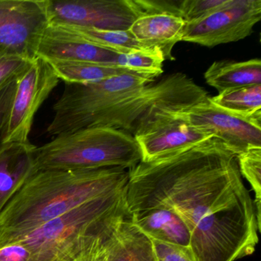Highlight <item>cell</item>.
<instances>
[{
	"label": "cell",
	"instance_id": "16",
	"mask_svg": "<svg viewBox=\"0 0 261 261\" xmlns=\"http://www.w3.org/2000/svg\"><path fill=\"white\" fill-rule=\"evenodd\" d=\"M108 261H157V258L152 240L127 218L110 238Z\"/></svg>",
	"mask_w": 261,
	"mask_h": 261
},
{
	"label": "cell",
	"instance_id": "4",
	"mask_svg": "<svg viewBox=\"0 0 261 261\" xmlns=\"http://www.w3.org/2000/svg\"><path fill=\"white\" fill-rule=\"evenodd\" d=\"M142 161L132 134L114 128L96 126L56 136L33 149L34 172L51 169H129Z\"/></svg>",
	"mask_w": 261,
	"mask_h": 261
},
{
	"label": "cell",
	"instance_id": "6",
	"mask_svg": "<svg viewBox=\"0 0 261 261\" xmlns=\"http://www.w3.org/2000/svg\"><path fill=\"white\" fill-rule=\"evenodd\" d=\"M59 77L51 65L36 57L18 77L16 90L0 130V143H30L33 120L57 87Z\"/></svg>",
	"mask_w": 261,
	"mask_h": 261
},
{
	"label": "cell",
	"instance_id": "24",
	"mask_svg": "<svg viewBox=\"0 0 261 261\" xmlns=\"http://www.w3.org/2000/svg\"><path fill=\"white\" fill-rule=\"evenodd\" d=\"M34 59L17 56L0 59V88L9 82L17 79L31 65Z\"/></svg>",
	"mask_w": 261,
	"mask_h": 261
},
{
	"label": "cell",
	"instance_id": "8",
	"mask_svg": "<svg viewBox=\"0 0 261 261\" xmlns=\"http://www.w3.org/2000/svg\"><path fill=\"white\" fill-rule=\"evenodd\" d=\"M261 19V0H227L214 13L186 23L181 42L213 48L248 37Z\"/></svg>",
	"mask_w": 261,
	"mask_h": 261
},
{
	"label": "cell",
	"instance_id": "22",
	"mask_svg": "<svg viewBox=\"0 0 261 261\" xmlns=\"http://www.w3.org/2000/svg\"><path fill=\"white\" fill-rule=\"evenodd\" d=\"M241 175L255 192L254 207L258 225L261 228V148L248 149L237 155Z\"/></svg>",
	"mask_w": 261,
	"mask_h": 261
},
{
	"label": "cell",
	"instance_id": "7",
	"mask_svg": "<svg viewBox=\"0 0 261 261\" xmlns=\"http://www.w3.org/2000/svg\"><path fill=\"white\" fill-rule=\"evenodd\" d=\"M195 105L157 108L143 119L134 134L141 151L142 161L189 149L214 137L192 126L183 117L181 111Z\"/></svg>",
	"mask_w": 261,
	"mask_h": 261
},
{
	"label": "cell",
	"instance_id": "28",
	"mask_svg": "<svg viewBox=\"0 0 261 261\" xmlns=\"http://www.w3.org/2000/svg\"><path fill=\"white\" fill-rule=\"evenodd\" d=\"M110 238L93 247L91 250L84 253L75 261H108V242H109Z\"/></svg>",
	"mask_w": 261,
	"mask_h": 261
},
{
	"label": "cell",
	"instance_id": "13",
	"mask_svg": "<svg viewBox=\"0 0 261 261\" xmlns=\"http://www.w3.org/2000/svg\"><path fill=\"white\" fill-rule=\"evenodd\" d=\"M185 25V21L177 15L152 12L139 16L128 30L143 48L158 50L165 60L173 61L172 49L181 42Z\"/></svg>",
	"mask_w": 261,
	"mask_h": 261
},
{
	"label": "cell",
	"instance_id": "23",
	"mask_svg": "<svg viewBox=\"0 0 261 261\" xmlns=\"http://www.w3.org/2000/svg\"><path fill=\"white\" fill-rule=\"evenodd\" d=\"M227 0H183L178 15L186 23L198 20L224 7Z\"/></svg>",
	"mask_w": 261,
	"mask_h": 261
},
{
	"label": "cell",
	"instance_id": "21",
	"mask_svg": "<svg viewBox=\"0 0 261 261\" xmlns=\"http://www.w3.org/2000/svg\"><path fill=\"white\" fill-rule=\"evenodd\" d=\"M165 58L158 50L142 49L119 53L116 66L154 80L163 73Z\"/></svg>",
	"mask_w": 261,
	"mask_h": 261
},
{
	"label": "cell",
	"instance_id": "1",
	"mask_svg": "<svg viewBox=\"0 0 261 261\" xmlns=\"http://www.w3.org/2000/svg\"><path fill=\"white\" fill-rule=\"evenodd\" d=\"M125 200L128 216L156 207L176 212L195 261H235L258 243L261 228L238 157L216 137L140 162L129 170Z\"/></svg>",
	"mask_w": 261,
	"mask_h": 261
},
{
	"label": "cell",
	"instance_id": "26",
	"mask_svg": "<svg viewBox=\"0 0 261 261\" xmlns=\"http://www.w3.org/2000/svg\"><path fill=\"white\" fill-rule=\"evenodd\" d=\"M30 250L20 242L0 248V261H30Z\"/></svg>",
	"mask_w": 261,
	"mask_h": 261
},
{
	"label": "cell",
	"instance_id": "27",
	"mask_svg": "<svg viewBox=\"0 0 261 261\" xmlns=\"http://www.w3.org/2000/svg\"><path fill=\"white\" fill-rule=\"evenodd\" d=\"M17 79L9 82L0 88V130L2 127L4 117L10 108L12 99L14 95Z\"/></svg>",
	"mask_w": 261,
	"mask_h": 261
},
{
	"label": "cell",
	"instance_id": "10",
	"mask_svg": "<svg viewBox=\"0 0 261 261\" xmlns=\"http://www.w3.org/2000/svg\"><path fill=\"white\" fill-rule=\"evenodd\" d=\"M49 23L128 30L141 16L135 0H47Z\"/></svg>",
	"mask_w": 261,
	"mask_h": 261
},
{
	"label": "cell",
	"instance_id": "11",
	"mask_svg": "<svg viewBox=\"0 0 261 261\" xmlns=\"http://www.w3.org/2000/svg\"><path fill=\"white\" fill-rule=\"evenodd\" d=\"M183 117L192 126L222 141L237 155L261 148V120L245 118L214 105L210 97L184 108Z\"/></svg>",
	"mask_w": 261,
	"mask_h": 261
},
{
	"label": "cell",
	"instance_id": "15",
	"mask_svg": "<svg viewBox=\"0 0 261 261\" xmlns=\"http://www.w3.org/2000/svg\"><path fill=\"white\" fill-rule=\"evenodd\" d=\"M128 219L151 239L190 247V231L184 221L172 209L152 207L130 214Z\"/></svg>",
	"mask_w": 261,
	"mask_h": 261
},
{
	"label": "cell",
	"instance_id": "14",
	"mask_svg": "<svg viewBox=\"0 0 261 261\" xmlns=\"http://www.w3.org/2000/svg\"><path fill=\"white\" fill-rule=\"evenodd\" d=\"M35 147L31 143H0V213L34 173Z\"/></svg>",
	"mask_w": 261,
	"mask_h": 261
},
{
	"label": "cell",
	"instance_id": "25",
	"mask_svg": "<svg viewBox=\"0 0 261 261\" xmlns=\"http://www.w3.org/2000/svg\"><path fill=\"white\" fill-rule=\"evenodd\" d=\"M151 240L157 261H195L190 247H180Z\"/></svg>",
	"mask_w": 261,
	"mask_h": 261
},
{
	"label": "cell",
	"instance_id": "17",
	"mask_svg": "<svg viewBox=\"0 0 261 261\" xmlns=\"http://www.w3.org/2000/svg\"><path fill=\"white\" fill-rule=\"evenodd\" d=\"M206 83L218 92L249 85H261V61L215 62L204 74Z\"/></svg>",
	"mask_w": 261,
	"mask_h": 261
},
{
	"label": "cell",
	"instance_id": "3",
	"mask_svg": "<svg viewBox=\"0 0 261 261\" xmlns=\"http://www.w3.org/2000/svg\"><path fill=\"white\" fill-rule=\"evenodd\" d=\"M126 188L72 209L17 242L30 250V261H75L127 219Z\"/></svg>",
	"mask_w": 261,
	"mask_h": 261
},
{
	"label": "cell",
	"instance_id": "5",
	"mask_svg": "<svg viewBox=\"0 0 261 261\" xmlns=\"http://www.w3.org/2000/svg\"><path fill=\"white\" fill-rule=\"evenodd\" d=\"M153 82L139 74H123L93 83H65L63 93L53 107L54 117L47 132L56 137L96 127L113 107Z\"/></svg>",
	"mask_w": 261,
	"mask_h": 261
},
{
	"label": "cell",
	"instance_id": "9",
	"mask_svg": "<svg viewBox=\"0 0 261 261\" xmlns=\"http://www.w3.org/2000/svg\"><path fill=\"white\" fill-rule=\"evenodd\" d=\"M48 23L47 0H0V59H36Z\"/></svg>",
	"mask_w": 261,
	"mask_h": 261
},
{
	"label": "cell",
	"instance_id": "19",
	"mask_svg": "<svg viewBox=\"0 0 261 261\" xmlns=\"http://www.w3.org/2000/svg\"><path fill=\"white\" fill-rule=\"evenodd\" d=\"M56 25L88 43L115 53H129L137 50L146 49L136 40L129 30H100L66 24Z\"/></svg>",
	"mask_w": 261,
	"mask_h": 261
},
{
	"label": "cell",
	"instance_id": "12",
	"mask_svg": "<svg viewBox=\"0 0 261 261\" xmlns=\"http://www.w3.org/2000/svg\"><path fill=\"white\" fill-rule=\"evenodd\" d=\"M118 54L88 43L54 23H48L44 30L36 51V57L46 62L72 61L113 66Z\"/></svg>",
	"mask_w": 261,
	"mask_h": 261
},
{
	"label": "cell",
	"instance_id": "2",
	"mask_svg": "<svg viewBox=\"0 0 261 261\" xmlns=\"http://www.w3.org/2000/svg\"><path fill=\"white\" fill-rule=\"evenodd\" d=\"M129 170L51 169L34 172L0 213V248L72 209L126 187Z\"/></svg>",
	"mask_w": 261,
	"mask_h": 261
},
{
	"label": "cell",
	"instance_id": "18",
	"mask_svg": "<svg viewBox=\"0 0 261 261\" xmlns=\"http://www.w3.org/2000/svg\"><path fill=\"white\" fill-rule=\"evenodd\" d=\"M47 62L51 65L59 80L63 81L65 83H93L120 74H135L124 68L102 64L72 61H50Z\"/></svg>",
	"mask_w": 261,
	"mask_h": 261
},
{
	"label": "cell",
	"instance_id": "20",
	"mask_svg": "<svg viewBox=\"0 0 261 261\" xmlns=\"http://www.w3.org/2000/svg\"><path fill=\"white\" fill-rule=\"evenodd\" d=\"M218 108L245 118L261 120V85L233 88L210 97Z\"/></svg>",
	"mask_w": 261,
	"mask_h": 261
}]
</instances>
